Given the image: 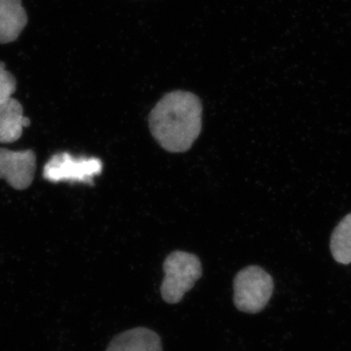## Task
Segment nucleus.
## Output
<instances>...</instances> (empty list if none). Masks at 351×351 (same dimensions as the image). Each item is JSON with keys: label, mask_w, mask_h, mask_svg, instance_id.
I'll list each match as a JSON object with an SVG mask.
<instances>
[{"label": "nucleus", "mask_w": 351, "mask_h": 351, "mask_svg": "<svg viewBox=\"0 0 351 351\" xmlns=\"http://www.w3.org/2000/svg\"><path fill=\"white\" fill-rule=\"evenodd\" d=\"M149 122L152 136L164 149L184 152L199 136L202 105L191 92H171L156 104Z\"/></svg>", "instance_id": "1"}, {"label": "nucleus", "mask_w": 351, "mask_h": 351, "mask_svg": "<svg viewBox=\"0 0 351 351\" xmlns=\"http://www.w3.org/2000/svg\"><path fill=\"white\" fill-rule=\"evenodd\" d=\"M106 351H163V348L158 334L138 327L115 336Z\"/></svg>", "instance_id": "6"}, {"label": "nucleus", "mask_w": 351, "mask_h": 351, "mask_svg": "<svg viewBox=\"0 0 351 351\" xmlns=\"http://www.w3.org/2000/svg\"><path fill=\"white\" fill-rule=\"evenodd\" d=\"M27 24L22 0H0V44L15 41Z\"/></svg>", "instance_id": "8"}, {"label": "nucleus", "mask_w": 351, "mask_h": 351, "mask_svg": "<svg viewBox=\"0 0 351 351\" xmlns=\"http://www.w3.org/2000/svg\"><path fill=\"white\" fill-rule=\"evenodd\" d=\"M233 302L242 313H261L274 294V278L262 267L250 265L240 270L233 281Z\"/></svg>", "instance_id": "3"}, {"label": "nucleus", "mask_w": 351, "mask_h": 351, "mask_svg": "<svg viewBox=\"0 0 351 351\" xmlns=\"http://www.w3.org/2000/svg\"><path fill=\"white\" fill-rule=\"evenodd\" d=\"M17 89V82L12 73L5 68V64L0 62V103L12 98Z\"/></svg>", "instance_id": "10"}, {"label": "nucleus", "mask_w": 351, "mask_h": 351, "mask_svg": "<svg viewBox=\"0 0 351 351\" xmlns=\"http://www.w3.org/2000/svg\"><path fill=\"white\" fill-rule=\"evenodd\" d=\"M36 156L31 149L22 152L0 149V179H4L13 189L23 191L34 181Z\"/></svg>", "instance_id": "5"}, {"label": "nucleus", "mask_w": 351, "mask_h": 351, "mask_svg": "<svg viewBox=\"0 0 351 351\" xmlns=\"http://www.w3.org/2000/svg\"><path fill=\"white\" fill-rule=\"evenodd\" d=\"M163 270L165 276L160 292L164 301L170 304L181 302L202 276L199 258L184 251L172 252L164 261Z\"/></svg>", "instance_id": "2"}, {"label": "nucleus", "mask_w": 351, "mask_h": 351, "mask_svg": "<svg viewBox=\"0 0 351 351\" xmlns=\"http://www.w3.org/2000/svg\"><path fill=\"white\" fill-rule=\"evenodd\" d=\"M31 121L24 115L20 101L10 98L0 103V143L11 144L19 140Z\"/></svg>", "instance_id": "7"}, {"label": "nucleus", "mask_w": 351, "mask_h": 351, "mask_svg": "<svg viewBox=\"0 0 351 351\" xmlns=\"http://www.w3.org/2000/svg\"><path fill=\"white\" fill-rule=\"evenodd\" d=\"M330 249L337 263L346 265L351 263V213L332 230Z\"/></svg>", "instance_id": "9"}, {"label": "nucleus", "mask_w": 351, "mask_h": 351, "mask_svg": "<svg viewBox=\"0 0 351 351\" xmlns=\"http://www.w3.org/2000/svg\"><path fill=\"white\" fill-rule=\"evenodd\" d=\"M103 171V162L96 157H76L61 152L51 157L43 168L44 179L52 182H71L93 184Z\"/></svg>", "instance_id": "4"}]
</instances>
